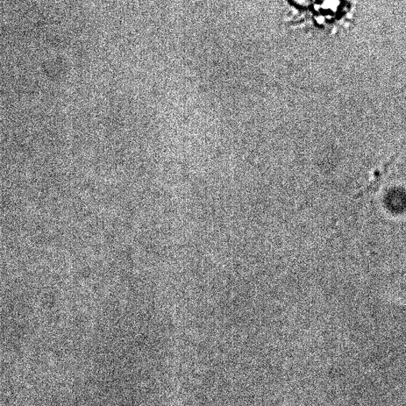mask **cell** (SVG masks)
I'll return each instance as SVG.
<instances>
[{"label":"cell","instance_id":"1","mask_svg":"<svg viewBox=\"0 0 406 406\" xmlns=\"http://www.w3.org/2000/svg\"><path fill=\"white\" fill-rule=\"evenodd\" d=\"M393 162L394 159H392L387 163H385V165L382 168L376 169L375 172L372 173V180H370V181H368L365 188H363L358 192V193L355 194L354 198L358 199L363 197H366L370 193L376 192L377 188H379V186L383 178L389 172V168H390Z\"/></svg>","mask_w":406,"mask_h":406},{"label":"cell","instance_id":"2","mask_svg":"<svg viewBox=\"0 0 406 406\" xmlns=\"http://www.w3.org/2000/svg\"><path fill=\"white\" fill-rule=\"evenodd\" d=\"M295 2H308L309 1V0H295Z\"/></svg>","mask_w":406,"mask_h":406}]
</instances>
